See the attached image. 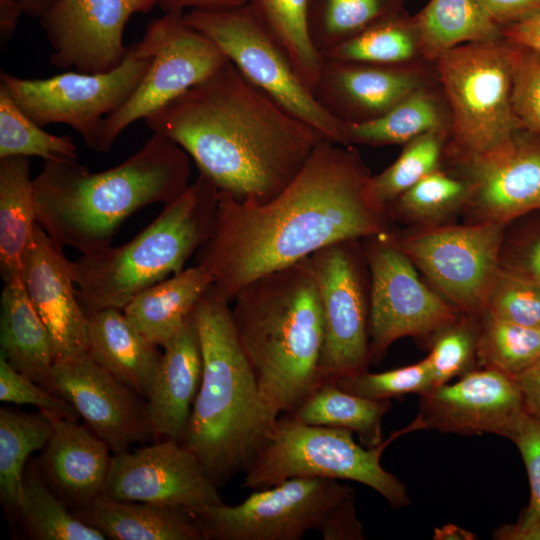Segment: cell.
Instances as JSON below:
<instances>
[{"instance_id":"1","label":"cell","mask_w":540,"mask_h":540,"mask_svg":"<svg viewBox=\"0 0 540 540\" xmlns=\"http://www.w3.org/2000/svg\"><path fill=\"white\" fill-rule=\"evenodd\" d=\"M323 139L294 180L262 203L219 193L208 240L196 264L212 289L231 302L253 280L295 264L331 244L382 232L379 206L358 153Z\"/></svg>"},{"instance_id":"2","label":"cell","mask_w":540,"mask_h":540,"mask_svg":"<svg viewBox=\"0 0 540 540\" xmlns=\"http://www.w3.org/2000/svg\"><path fill=\"white\" fill-rule=\"evenodd\" d=\"M144 122L176 142L219 193L256 204L284 190L324 139L230 60Z\"/></svg>"},{"instance_id":"3","label":"cell","mask_w":540,"mask_h":540,"mask_svg":"<svg viewBox=\"0 0 540 540\" xmlns=\"http://www.w3.org/2000/svg\"><path fill=\"white\" fill-rule=\"evenodd\" d=\"M190 162L176 142L158 133L125 161L98 173L78 160L45 161L33 179L37 221L61 248L81 254L101 250L133 213L182 194L190 185Z\"/></svg>"},{"instance_id":"4","label":"cell","mask_w":540,"mask_h":540,"mask_svg":"<svg viewBox=\"0 0 540 540\" xmlns=\"http://www.w3.org/2000/svg\"><path fill=\"white\" fill-rule=\"evenodd\" d=\"M203 373L182 443L219 486L250 465L280 416L264 399L229 301L211 288L193 310Z\"/></svg>"},{"instance_id":"5","label":"cell","mask_w":540,"mask_h":540,"mask_svg":"<svg viewBox=\"0 0 540 540\" xmlns=\"http://www.w3.org/2000/svg\"><path fill=\"white\" fill-rule=\"evenodd\" d=\"M234 327L268 405L294 412L322 383L324 317L307 258L265 274L232 300Z\"/></svg>"},{"instance_id":"6","label":"cell","mask_w":540,"mask_h":540,"mask_svg":"<svg viewBox=\"0 0 540 540\" xmlns=\"http://www.w3.org/2000/svg\"><path fill=\"white\" fill-rule=\"evenodd\" d=\"M218 197V189L199 174L130 241L71 261L87 317L109 308L123 310L144 289L184 270L212 233Z\"/></svg>"},{"instance_id":"7","label":"cell","mask_w":540,"mask_h":540,"mask_svg":"<svg viewBox=\"0 0 540 540\" xmlns=\"http://www.w3.org/2000/svg\"><path fill=\"white\" fill-rule=\"evenodd\" d=\"M417 430L422 426L415 418L378 446L367 448L348 429L310 425L281 414L245 470L242 485L259 490L293 477L351 480L376 491L391 507H405L410 504L406 486L382 467L380 459L393 440Z\"/></svg>"},{"instance_id":"8","label":"cell","mask_w":540,"mask_h":540,"mask_svg":"<svg viewBox=\"0 0 540 540\" xmlns=\"http://www.w3.org/2000/svg\"><path fill=\"white\" fill-rule=\"evenodd\" d=\"M171 20L172 14L165 13L149 23L142 39L128 47L123 61L107 72L67 71L44 79H23L1 70L0 83L38 125H69L93 150L102 120L134 93L163 45Z\"/></svg>"},{"instance_id":"9","label":"cell","mask_w":540,"mask_h":540,"mask_svg":"<svg viewBox=\"0 0 540 540\" xmlns=\"http://www.w3.org/2000/svg\"><path fill=\"white\" fill-rule=\"evenodd\" d=\"M433 64L449 110L450 148L461 161L495 150L519 133L508 42L463 44Z\"/></svg>"},{"instance_id":"10","label":"cell","mask_w":540,"mask_h":540,"mask_svg":"<svg viewBox=\"0 0 540 540\" xmlns=\"http://www.w3.org/2000/svg\"><path fill=\"white\" fill-rule=\"evenodd\" d=\"M184 21L210 38L255 86L324 139L347 145L343 124L317 102L290 60L246 4L228 9L189 10Z\"/></svg>"},{"instance_id":"11","label":"cell","mask_w":540,"mask_h":540,"mask_svg":"<svg viewBox=\"0 0 540 540\" xmlns=\"http://www.w3.org/2000/svg\"><path fill=\"white\" fill-rule=\"evenodd\" d=\"M355 496L337 480L293 477L254 490L236 505L192 510L205 540H300L320 528L339 503Z\"/></svg>"},{"instance_id":"12","label":"cell","mask_w":540,"mask_h":540,"mask_svg":"<svg viewBox=\"0 0 540 540\" xmlns=\"http://www.w3.org/2000/svg\"><path fill=\"white\" fill-rule=\"evenodd\" d=\"M503 223L483 221L405 238L400 249L451 305L469 315L485 311L498 271Z\"/></svg>"},{"instance_id":"13","label":"cell","mask_w":540,"mask_h":540,"mask_svg":"<svg viewBox=\"0 0 540 540\" xmlns=\"http://www.w3.org/2000/svg\"><path fill=\"white\" fill-rule=\"evenodd\" d=\"M367 262L370 361L400 338L435 335L458 319L456 308L419 279L411 260L396 246L373 245Z\"/></svg>"},{"instance_id":"14","label":"cell","mask_w":540,"mask_h":540,"mask_svg":"<svg viewBox=\"0 0 540 540\" xmlns=\"http://www.w3.org/2000/svg\"><path fill=\"white\" fill-rule=\"evenodd\" d=\"M350 241L331 244L307 257L324 317L318 366L322 382L366 371L370 362L369 305Z\"/></svg>"},{"instance_id":"15","label":"cell","mask_w":540,"mask_h":540,"mask_svg":"<svg viewBox=\"0 0 540 540\" xmlns=\"http://www.w3.org/2000/svg\"><path fill=\"white\" fill-rule=\"evenodd\" d=\"M171 14L166 39L140 84L121 108L102 120L94 151H110L130 124L155 113L228 60L210 38L184 21L183 14Z\"/></svg>"},{"instance_id":"16","label":"cell","mask_w":540,"mask_h":540,"mask_svg":"<svg viewBox=\"0 0 540 540\" xmlns=\"http://www.w3.org/2000/svg\"><path fill=\"white\" fill-rule=\"evenodd\" d=\"M218 485L180 441L157 443L114 454L103 495L196 510L223 503Z\"/></svg>"},{"instance_id":"17","label":"cell","mask_w":540,"mask_h":540,"mask_svg":"<svg viewBox=\"0 0 540 540\" xmlns=\"http://www.w3.org/2000/svg\"><path fill=\"white\" fill-rule=\"evenodd\" d=\"M157 0H60L39 19L49 40L50 62L78 73L107 72L124 59L123 35L136 13H148Z\"/></svg>"},{"instance_id":"18","label":"cell","mask_w":540,"mask_h":540,"mask_svg":"<svg viewBox=\"0 0 540 540\" xmlns=\"http://www.w3.org/2000/svg\"><path fill=\"white\" fill-rule=\"evenodd\" d=\"M526 412L514 377L484 368L421 394L417 418L423 429L461 435L491 433L510 439Z\"/></svg>"},{"instance_id":"19","label":"cell","mask_w":540,"mask_h":540,"mask_svg":"<svg viewBox=\"0 0 540 540\" xmlns=\"http://www.w3.org/2000/svg\"><path fill=\"white\" fill-rule=\"evenodd\" d=\"M56 392L66 399L113 454L154 439L146 400L90 356L55 362Z\"/></svg>"},{"instance_id":"20","label":"cell","mask_w":540,"mask_h":540,"mask_svg":"<svg viewBox=\"0 0 540 540\" xmlns=\"http://www.w3.org/2000/svg\"><path fill=\"white\" fill-rule=\"evenodd\" d=\"M21 278L48 330L55 362L90 356L89 318L77 297L71 261L39 223Z\"/></svg>"},{"instance_id":"21","label":"cell","mask_w":540,"mask_h":540,"mask_svg":"<svg viewBox=\"0 0 540 540\" xmlns=\"http://www.w3.org/2000/svg\"><path fill=\"white\" fill-rule=\"evenodd\" d=\"M426 64L383 66L323 57L312 94L342 124L370 121L431 83Z\"/></svg>"},{"instance_id":"22","label":"cell","mask_w":540,"mask_h":540,"mask_svg":"<svg viewBox=\"0 0 540 540\" xmlns=\"http://www.w3.org/2000/svg\"><path fill=\"white\" fill-rule=\"evenodd\" d=\"M463 163L469 199L485 221L504 224L540 209V143L517 134L507 144Z\"/></svg>"},{"instance_id":"23","label":"cell","mask_w":540,"mask_h":540,"mask_svg":"<svg viewBox=\"0 0 540 540\" xmlns=\"http://www.w3.org/2000/svg\"><path fill=\"white\" fill-rule=\"evenodd\" d=\"M50 417L53 432L36 460L37 466L48 486L64 503L71 509L83 507L104 493L111 450L77 420Z\"/></svg>"},{"instance_id":"24","label":"cell","mask_w":540,"mask_h":540,"mask_svg":"<svg viewBox=\"0 0 540 540\" xmlns=\"http://www.w3.org/2000/svg\"><path fill=\"white\" fill-rule=\"evenodd\" d=\"M163 348L164 353L145 399L148 420L154 439L182 442L203 373L202 351L193 312Z\"/></svg>"},{"instance_id":"25","label":"cell","mask_w":540,"mask_h":540,"mask_svg":"<svg viewBox=\"0 0 540 540\" xmlns=\"http://www.w3.org/2000/svg\"><path fill=\"white\" fill-rule=\"evenodd\" d=\"M72 511L108 539L205 540L193 513L183 507L120 501L101 495Z\"/></svg>"},{"instance_id":"26","label":"cell","mask_w":540,"mask_h":540,"mask_svg":"<svg viewBox=\"0 0 540 540\" xmlns=\"http://www.w3.org/2000/svg\"><path fill=\"white\" fill-rule=\"evenodd\" d=\"M0 346V356L14 370L57 394L53 380L55 359L50 336L21 277L4 283L1 294Z\"/></svg>"},{"instance_id":"27","label":"cell","mask_w":540,"mask_h":540,"mask_svg":"<svg viewBox=\"0 0 540 540\" xmlns=\"http://www.w3.org/2000/svg\"><path fill=\"white\" fill-rule=\"evenodd\" d=\"M90 357L144 399L147 398L162 353L127 319L109 308L89 317Z\"/></svg>"},{"instance_id":"28","label":"cell","mask_w":540,"mask_h":540,"mask_svg":"<svg viewBox=\"0 0 540 540\" xmlns=\"http://www.w3.org/2000/svg\"><path fill=\"white\" fill-rule=\"evenodd\" d=\"M212 285L210 272L195 264L144 289L124 307L123 312L147 340L164 347Z\"/></svg>"},{"instance_id":"29","label":"cell","mask_w":540,"mask_h":540,"mask_svg":"<svg viewBox=\"0 0 540 540\" xmlns=\"http://www.w3.org/2000/svg\"><path fill=\"white\" fill-rule=\"evenodd\" d=\"M38 225L27 157L0 158V273L3 283L21 277Z\"/></svg>"},{"instance_id":"30","label":"cell","mask_w":540,"mask_h":540,"mask_svg":"<svg viewBox=\"0 0 540 540\" xmlns=\"http://www.w3.org/2000/svg\"><path fill=\"white\" fill-rule=\"evenodd\" d=\"M450 128L449 110L431 83L413 91L387 113L360 123H344L346 144H407L430 131Z\"/></svg>"},{"instance_id":"31","label":"cell","mask_w":540,"mask_h":540,"mask_svg":"<svg viewBox=\"0 0 540 540\" xmlns=\"http://www.w3.org/2000/svg\"><path fill=\"white\" fill-rule=\"evenodd\" d=\"M423 59L434 63L449 50L467 43L502 39L477 0H430L414 16Z\"/></svg>"},{"instance_id":"32","label":"cell","mask_w":540,"mask_h":540,"mask_svg":"<svg viewBox=\"0 0 540 540\" xmlns=\"http://www.w3.org/2000/svg\"><path fill=\"white\" fill-rule=\"evenodd\" d=\"M391 405L388 399L365 398L344 391L335 380H324L288 414L302 423L348 429L358 435L363 446L372 448L384 441L382 419Z\"/></svg>"},{"instance_id":"33","label":"cell","mask_w":540,"mask_h":540,"mask_svg":"<svg viewBox=\"0 0 540 540\" xmlns=\"http://www.w3.org/2000/svg\"><path fill=\"white\" fill-rule=\"evenodd\" d=\"M322 56L340 61L383 66L427 63L422 56L414 16L406 10L372 25L325 51Z\"/></svg>"},{"instance_id":"34","label":"cell","mask_w":540,"mask_h":540,"mask_svg":"<svg viewBox=\"0 0 540 540\" xmlns=\"http://www.w3.org/2000/svg\"><path fill=\"white\" fill-rule=\"evenodd\" d=\"M310 0H246L256 20L282 48L302 82L311 90L319 77L323 56L308 27Z\"/></svg>"},{"instance_id":"35","label":"cell","mask_w":540,"mask_h":540,"mask_svg":"<svg viewBox=\"0 0 540 540\" xmlns=\"http://www.w3.org/2000/svg\"><path fill=\"white\" fill-rule=\"evenodd\" d=\"M16 514L34 540H104L106 536L82 522L48 486L36 464L24 470Z\"/></svg>"},{"instance_id":"36","label":"cell","mask_w":540,"mask_h":540,"mask_svg":"<svg viewBox=\"0 0 540 540\" xmlns=\"http://www.w3.org/2000/svg\"><path fill=\"white\" fill-rule=\"evenodd\" d=\"M53 432L50 415L0 409V499L16 514L29 456L44 448Z\"/></svg>"},{"instance_id":"37","label":"cell","mask_w":540,"mask_h":540,"mask_svg":"<svg viewBox=\"0 0 540 540\" xmlns=\"http://www.w3.org/2000/svg\"><path fill=\"white\" fill-rule=\"evenodd\" d=\"M405 10V0H310L309 34L322 54Z\"/></svg>"},{"instance_id":"38","label":"cell","mask_w":540,"mask_h":540,"mask_svg":"<svg viewBox=\"0 0 540 540\" xmlns=\"http://www.w3.org/2000/svg\"><path fill=\"white\" fill-rule=\"evenodd\" d=\"M12 156H36L45 161L78 160V151L71 136L44 131L18 107L0 83V158Z\"/></svg>"},{"instance_id":"39","label":"cell","mask_w":540,"mask_h":540,"mask_svg":"<svg viewBox=\"0 0 540 540\" xmlns=\"http://www.w3.org/2000/svg\"><path fill=\"white\" fill-rule=\"evenodd\" d=\"M448 129L430 131L405 144L399 157L369 180V192L382 208L396 200L427 174L438 169Z\"/></svg>"},{"instance_id":"40","label":"cell","mask_w":540,"mask_h":540,"mask_svg":"<svg viewBox=\"0 0 540 540\" xmlns=\"http://www.w3.org/2000/svg\"><path fill=\"white\" fill-rule=\"evenodd\" d=\"M477 352L484 368L515 377L540 359V328L518 325L485 314Z\"/></svg>"},{"instance_id":"41","label":"cell","mask_w":540,"mask_h":540,"mask_svg":"<svg viewBox=\"0 0 540 540\" xmlns=\"http://www.w3.org/2000/svg\"><path fill=\"white\" fill-rule=\"evenodd\" d=\"M510 440L524 461L530 499L517 520L498 528L494 537L501 540H540V416L526 412Z\"/></svg>"},{"instance_id":"42","label":"cell","mask_w":540,"mask_h":540,"mask_svg":"<svg viewBox=\"0 0 540 540\" xmlns=\"http://www.w3.org/2000/svg\"><path fill=\"white\" fill-rule=\"evenodd\" d=\"M484 312L495 319L540 328V284L525 273L498 268Z\"/></svg>"},{"instance_id":"43","label":"cell","mask_w":540,"mask_h":540,"mask_svg":"<svg viewBox=\"0 0 540 540\" xmlns=\"http://www.w3.org/2000/svg\"><path fill=\"white\" fill-rule=\"evenodd\" d=\"M349 393L374 400H390L406 394H423L434 387L430 363L426 358L404 367L371 373L366 371L335 380Z\"/></svg>"},{"instance_id":"44","label":"cell","mask_w":540,"mask_h":540,"mask_svg":"<svg viewBox=\"0 0 540 540\" xmlns=\"http://www.w3.org/2000/svg\"><path fill=\"white\" fill-rule=\"evenodd\" d=\"M479 332L480 329L472 322L457 319L434 335L436 337L427 356L434 387L473 370L471 366L478 348Z\"/></svg>"},{"instance_id":"45","label":"cell","mask_w":540,"mask_h":540,"mask_svg":"<svg viewBox=\"0 0 540 540\" xmlns=\"http://www.w3.org/2000/svg\"><path fill=\"white\" fill-rule=\"evenodd\" d=\"M468 198V181L452 177L438 168L394 201L398 210L408 216L433 218L452 210Z\"/></svg>"},{"instance_id":"46","label":"cell","mask_w":540,"mask_h":540,"mask_svg":"<svg viewBox=\"0 0 540 540\" xmlns=\"http://www.w3.org/2000/svg\"><path fill=\"white\" fill-rule=\"evenodd\" d=\"M509 46L512 107L518 127L540 135V55L520 45Z\"/></svg>"},{"instance_id":"47","label":"cell","mask_w":540,"mask_h":540,"mask_svg":"<svg viewBox=\"0 0 540 540\" xmlns=\"http://www.w3.org/2000/svg\"><path fill=\"white\" fill-rule=\"evenodd\" d=\"M0 400L16 405H32L52 416L77 420L75 408L63 397L51 393L14 370L0 356Z\"/></svg>"},{"instance_id":"48","label":"cell","mask_w":540,"mask_h":540,"mask_svg":"<svg viewBox=\"0 0 540 540\" xmlns=\"http://www.w3.org/2000/svg\"><path fill=\"white\" fill-rule=\"evenodd\" d=\"M355 496L335 506L318 529L324 540H363L365 534L355 509Z\"/></svg>"},{"instance_id":"49","label":"cell","mask_w":540,"mask_h":540,"mask_svg":"<svg viewBox=\"0 0 540 540\" xmlns=\"http://www.w3.org/2000/svg\"><path fill=\"white\" fill-rule=\"evenodd\" d=\"M490 19L501 28L540 13V0H477Z\"/></svg>"},{"instance_id":"50","label":"cell","mask_w":540,"mask_h":540,"mask_svg":"<svg viewBox=\"0 0 540 540\" xmlns=\"http://www.w3.org/2000/svg\"><path fill=\"white\" fill-rule=\"evenodd\" d=\"M502 37L508 43L523 46L540 55V13L502 28Z\"/></svg>"},{"instance_id":"51","label":"cell","mask_w":540,"mask_h":540,"mask_svg":"<svg viewBox=\"0 0 540 540\" xmlns=\"http://www.w3.org/2000/svg\"><path fill=\"white\" fill-rule=\"evenodd\" d=\"M514 379L522 392L526 411L540 416V359Z\"/></svg>"},{"instance_id":"52","label":"cell","mask_w":540,"mask_h":540,"mask_svg":"<svg viewBox=\"0 0 540 540\" xmlns=\"http://www.w3.org/2000/svg\"><path fill=\"white\" fill-rule=\"evenodd\" d=\"M165 13L184 14V10H215L240 7L246 0H157Z\"/></svg>"},{"instance_id":"53","label":"cell","mask_w":540,"mask_h":540,"mask_svg":"<svg viewBox=\"0 0 540 540\" xmlns=\"http://www.w3.org/2000/svg\"><path fill=\"white\" fill-rule=\"evenodd\" d=\"M22 14L24 12L15 0H0V39L2 45L13 37Z\"/></svg>"},{"instance_id":"54","label":"cell","mask_w":540,"mask_h":540,"mask_svg":"<svg viewBox=\"0 0 540 540\" xmlns=\"http://www.w3.org/2000/svg\"><path fill=\"white\" fill-rule=\"evenodd\" d=\"M24 14L40 19L50 11L60 0H15Z\"/></svg>"},{"instance_id":"55","label":"cell","mask_w":540,"mask_h":540,"mask_svg":"<svg viewBox=\"0 0 540 540\" xmlns=\"http://www.w3.org/2000/svg\"><path fill=\"white\" fill-rule=\"evenodd\" d=\"M528 277L540 284V239L530 249L526 259V272Z\"/></svg>"}]
</instances>
